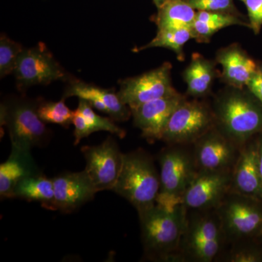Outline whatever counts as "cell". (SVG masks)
Listing matches in <instances>:
<instances>
[{"label": "cell", "mask_w": 262, "mask_h": 262, "mask_svg": "<svg viewBox=\"0 0 262 262\" xmlns=\"http://www.w3.org/2000/svg\"><path fill=\"white\" fill-rule=\"evenodd\" d=\"M232 172L199 170L181 203L196 211L216 209L231 192Z\"/></svg>", "instance_id": "obj_12"}, {"label": "cell", "mask_w": 262, "mask_h": 262, "mask_svg": "<svg viewBox=\"0 0 262 262\" xmlns=\"http://www.w3.org/2000/svg\"><path fill=\"white\" fill-rule=\"evenodd\" d=\"M24 48L21 45L12 40L5 34L0 37V77L13 74L19 56Z\"/></svg>", "instance_id": "obj_27"}, {"label": "cell", "mask_w": 262, "mask_h": 262, "mask_svg": "<svg viewBox=\"0 0 262 262\" xmlns=\"http://www.w3.org/2000/svg\"><path fill=\"white\" fill-rule=\"evenodd\" d=\"M13 74L20 92L32 86L47 85L54 81L67 82L71 77L43 42L35 47L24 48Z\"/></svg>", "instance_id": "obj_9"}, {"label": "cell", "mask_w": 262, "mask_h": 262, "mask_svg": "<svg viewBox=\"0 0 262 262\" xmlns=\"http://www.w3.org/2000/svg\"><path fill=\"white\" fill-rule=\"evenodd\" d=\"M215 60L208 59L198 53H194L190 63L183 72V79L187 83L188 96L203 98L209 96L215 78L220 77Z\"/></svg>", "instance_id": "obj_20"}, {"label": "cell", "mask_w": 262, "mask_h": 262, "mask_svg": "<svg viewBox=\"0 0 262 262\" xmlns=\"http://www.w3.org/2000/svg\"><path fill=\"white\" fill-rule=\"evenodd\" d=\"M192 146L198 170L208 171L232 172L241 149L216 126L202 136Z\"/></svg>", "instance_id": "obj_13"}, {"label": "cell", "mask_w": 262, "mask_h": 262, "mask_svg": "<svg viewBox=\"0 0 262 262\" xmlns=\"http://www.w3.org/2000/svg\"><path fill=\"white\" fill-rule=\"evenodd\" d=\"M198 211L196 214L187 217L180 252L185 261H213L226 241L222 223L215 210Z\"/></svg>", "instance_id": "obj_6"}, {"label": "cell", "mask_w": 262, "mask_h": 262, "mask_svg": "<svg viewBox=\"0 0 262 262\" xmlns=\"http://www.w3.org/2000/svg\"><path fill=\"white\" fill-rule=\"evenodd\" d=\"M37 99L25 96H9L0 106V122L9 134L12 147L32 151L43 147L51 140V130L38 114Z\"/></svg>", "instance_id": "obj_4"}, {"label": "cell", "mask_w": 262, "mask_h": 262, "mask_svg": "<svg viewBox=\"0 0 262 262\" xmlns=\"http://www.w3.org/2000/svg\"><path fill=\"white\" fill-rule=\"evenodd\" d=\"M86 161L84 168L97 192L113 190L121 170L123 153L116 140L108 136L97 146L81 148Z\"/></svg>", "instance_id": "obj_11"}, {"label": "cell", "mask_w": 262, "mask_h": 262, "mask_svg": "<svg viewBox=\"0 0 262 262\" xmlns=\"http://www.w3.org/2000/svg\"><path fill=\"white\" fill-rule=\"evenodd\" d=\"M153 3L155 5V6L157 7V8H159L162 6L167 1V0H152Z\"/></svg>", "instance_id": "obj_34"}, {"label": "cell", "mask_w": 262, "mask_h": 262, "mask_svg": "<svg viewBox=\"0 0 262 262\" xmlns=\"http://www.w3.org/2000/svg\"><path fill=\"white\" fill-rule=\"evenodd\" d=\"M113 191L135 207L138 213L156 205L160 179L151 155L141 149L124 154Z\"/></svg>", "instance_id": "obj_3"}, {"label": "cell", "mask_w": 262, "mask_h": 262, "mask_svg": "<svg viewBox=\"0 0 262 262\" xmlns=\"http://www.w3.org/2000/svg\"><path fill=\"white\" fill-rule=\"evenodd\" d=\"M215 126L211 106L198 98H184L169 119L162 141L168 145H192Z\"/></svg>", "instance_id": "obj_7"}, {"label": "cell", "mask_w": 262, "mask_h": 262, "mask_svg": "<svg viewBox=\"0 0 262 262\" xmlns=\"http://www.w3.org/2000/svg\"><path fill=\"white\" fill-rule=\"evenodd\" d=\"M196 13L186 0H167L158 8L154 22L158 29L192 28Z\"/></svg>", "instance_id": "obj_22"}, {"label": "cell", "mask_w": 262, "mask_h": 262, "mask_svg": "<svg viewBox=\"0 0 262 262\" xmlns=\"http://www.w3.org/2000/svg\"><path fill=\"white\" fill-rule=\"evenodd\" d=\"M262 201L229 192L215 209L226 241H241L262 233Z\"/></svg>", "instance_id": "obj_8"}, {"label": "cell", "mask_w": 262, "mask_h": 262, "mask_svg": "<svg viewBox=\"0 0 262 262\" xmlns=\"http://www.w3.org/2000/svg\"><path fill=\"white\" fill-rule=\"evenodd\" d=\"M234 25L250 28L249 22L245 16L218 12L196 11L192 30L196 42L208 43L213 34L221 29Z\"/></svg>", "instance_id": "obj_21"}, {"label": "cell", "mask_w": 262, "mask_h": 262, "mask_svg": "<svg viewBox=\"0 0 262 262\" xmlns=\"http://www.w3.org/2000/svg\"><path fill=\"white\" fill-rule=\"evenodd\" d=\"M259 68H260V70H261V72H262V66H261V67H260Z\"/></svg>", "instance_id": "obj_35"}, {"label": "cell", "mask_w": 262, "mask_h": 262, "mask_svg": "<svg viewBox=\"0 0 262 262\" xmlns=\"http://www.w3.org/2000/svg\"><path fill=\"white\" fill-rule=\"evenodd\" d=\"M261 236H262V233H261Z\"/></svg>", "instance_id": "obj_37"}, {"label": "cell", "mask_w": 262, "mask_h": 262, "mask_svg": "<svg viewBox=\"0 0 262 262\" xmlns=\"http://www.w3.org/2000/svg\"><path fill=\"white\" fill-rule=\"evenodd\" d=\"M72 96L85 100L93 108L106 114L115 121H127L132 116L130 107L122 102L115 89H103L71 77L62 98Z\"/></svg>", "instance_id": "obj_16"}, {"label": "cell", "mask_w": 262, "mask_h": 262, "mask_svg": "<svg viewBox=\"0 0 262 262\" xmlns=\"http://www.w3.org/2000/svg\"><path fill=\"white\" fill-rule=\"evenodd\" d=\"M12 198H20L28 201L39 202L43 208L51 210L54 199L53 179L42 173L22 179L15 186Z\"/></svg>", "instance_id": "obj_23"}, {"label": "cell", "mask_w": 262, "mask_h": 262, "mask_svg": "<svg viewBox=\"0 0 262 262\" xmlns=\"http://www.w3.org/2000/svg\"><path fill=\"white\" fill-rule=\"evenodd\" d=\"M194 39L192 28L158 29L156 37L144 46L136 48L134 52H139L152 48H163L173 51L179 61L185 59L184 47L186 43Z\"/></svg>", "instance_id": "obj_24"}, {"label": "cell", "mask_w": 262, "mask_h": 262, "mask_svg": "<svg viewBox=\"0 0 262 262\" xmlns=\"http://www.w3.org/2000/svg\"><path fill=\"white\" fill-rule=\"evenodd\" d=\"M241 1H243V2H244V0H241Z\"/></svg>", "instance_id": "obj_36"}, {"label": "cell", "mask_w": 262, "mask_h": 262, "mask_svg": "<svg viewBox=\"0 0 262 262\" xmlns=\"http://www.w3.org/2000/svg\"><path fill=\"white\" fill-rule=\"evenodd\" d=\"M227 259L231 262H260L262 252L253 248L236 247L229 253Z\"/></svg>", "instance_id": "obj_30"}, {"label": "cell", "mask_w": 262, "mask_h": 262, "mask_svg": "<svg viewBox=\"0 0 262 262\" xmlns=\"http://www.w3.org/2000/svg\"><path fill=\"white\" fill-rule=\"evenodd\" d=\"M246 88L256 96L262 104V72L260 68L251 77Z\"/></svg>", "instance_id": "obj_32"}, {"label": "cell", "mask_w": 262, "mask_h": 262, "mask_svg": "<svg viewBox=\"0 0 262 262\" xmlns=\"http://www.w3.org/2000/svg\"><path fill=\"white\" fill-rule=\"evenodd\" d=\"M37 111L41 120L46 123L57 124L65 128H69L72 124L74 111L66 105L65 98L58 101L39 98Z\"/></svg>", "instance_id": "obj_25"}, {"label": "cell", "mask_w": 262, "mask_h": 262, "mask_svg": "<svg viewBox=\"0 0 262 262\" xmlns=\"http://www.w3.org/2000/svg\"><path fill=\"white\" fill-rule=\"evenodd\" d=\"M187 209L182 203L173 208L156 204L139 213L141 239L149 260L184 261L180 252L187 222Z\"/></svg>", "instance_id": "obj_1"}, {"label": "cell", "mask_w": 262, "mask_h": 262, "mask_svg": "<svg viewBox=\"0 0 262 262\" xmlns=\"http://www.w3.org/2000/svg\"><path fill=\"white\" fill-rule=\"evenodd\" d=\"M189 145H168L158 155L160 191L156 204L173 208L181 203L184 193L195 178L198 170L194 151Z\"/></svg>", "instance_id": "obj_5"}, {"label": "cell", "mask_w": 262, "mask_h": 262, "mask_svg": "<svg viewBox=\"0 0 262 262\" xmlns=\"http://www.w3.org/2000/svg\"><path fill=\"white\" fill-rule=\"evenodd\" d=\"M196 11L218 12L244 16L239 13L233 0H186Z\"/></svg>", "instance_id": "obj_28"}, {"label": "cell", "mask_w": 262, "mask_h": 262, "mask_svg": "<svg viewBox=\"0 0 262 262\" xmlns=\"http://www.w3.org/2000/svg\"><path fill=\"white\" fill-rule=\"evenodd\" d=\"M72 124L75 125V131H74V136H75V145L80 144L81 141L84 138L91 135L88 126L84 120L83 115L81 114L77 108L74 110L73 120Z\"/></svg>", "instance_id": "obj_31"}, {"label": "cell", "mask_w": 262, "mask_h": 262, "mask_svg": "<svg viewBox=\"0 0 262 262\" xmlns=\"http://www.w3.org/2000/svg\"><path fill=\"white\" fill-rule=\"evenodd\" d=\"M53 179L54 199L51 211L70 213L94 199L97 193L85 170L65 172Z\"/></svg>", "instance_id": "obj_15"}, {"label": "cell", "mask_w": 262, "mask_h": 262, "mask_svg": "<svg viewBox=\"0 0 262 262\" xmlns=\"http://www.w3.org/2000/svg\"><path fill=\"white\" fill-rule=\"evenodd\" d=\"M77 110L83 115L84 120L90 131V134L98 131H106L113 135H116L120 139H123L126 136V131L121 127L117 126L111 117L100 116L95 113L92 106L87 101L79 99Z\"/></svg>", "instance_id": "obj_26"}, {"label": "cell", "mask_w": 262, "mask_h": 262, "mask_svg": "<svg viewBox=\"0 0 262 262\" xmlns=\"http://www.w3.org/2000/svg\"><path fill=\"white\" fill-rule=\"evenodd\" d=\"M248 11L250 28L258 34L262 27V0H244Z\"/></svg>", "instance_id": "obj_29"}, {"label": "cell", "mask_w": 262, "mask_h": 262, "mask_svg": "<svg viewBox=\"0 0 262 262\" xmlns=\"http://www.w3.org/2000/svg\"><path fill=\"white\" fill-rule=\"evenodd\" d=\"M215 60L222 67V82L237 89L246 88L260 67L237 43L219 49Z\"/></svg>", "instance_id": "obj_18"}, {"label": "cell", "mask_w": 262, "mask_h": 262, "mask_svg": "<svg viewBox=\"0 0 262 262\" xmlns=\"http://www.w3.org/2000/svg\"><path fill=\"white\" fill-rule=\"evenodd\" d=\"M262 201V179L258 163L257 139L241 146L232 172L231 192Z\"/></svg>", "instance_id": "obj_17"}, {"label": "cell", "mask_w": 262, "mask_h": 262, "mask_svg": "<svg viewBox=\"0 0 262 262\" xmlns=\"http://www.w3.org/2000/svg\"><path fill=\"white\" fill-rule=\"evenodd\" d=\"M211 108L215 126L237 145L262 134V104L247 88L227 85L215 95Z\"/></svg>", "instance_id": "obj_2"}, {"label": "cell", "mask_w": 262, "mask_h": 262, "mask_svg": "<svg viewBox=\"0 0 262 262\" xmlns=\"http://www.w3.org/2000/svg\"><path fill=\"white\" fill-rule=\"evenodd\" d=\"M39 170L30 151L11 147L9 158L0 165V196L2 199L13 196L14 188L22 179L36 175Z\"/></svg>", "instance_id": "obj_19"}, {"label": "cell", "mask_w": 262, "mask_h": 262, "mask_svg": "<svg viewBox=\"0 0 262 262\" xmlns=\"http://www.w3.org/2000/svg\"><path fill=\"white\" fill-rule=\"evenodd\" d=\"M172 68L171 63L165 62L142 75L120 80L117 94L122 102L133 110L153 100L178 94L172 83Z\"/></svg>", "instance_id": "obj_10"}, {"label": "cell", "mask_w": 262, "mask_h": 262, "mask_svg": "<svg viewBox=\"0 0 262 262\" xmlns=\"http://www.w3.org/2000/svg\"><path fill=\"white\" fill-rule=\"evenodd\" d=\"M258 146V163H259L260 173L262 179V134L257 139Z\"/></svg>", "instance_id": "obj_33"}, {"label": "cell", "mask_w": 262, "mask_h": 262, "mask_svg": "<svg viewBox=\"0 0 262 262\" xmlns=\"http://www.w3.org/2000/svg\"><path fill=\"white\" fill-rule=\"evenodd\" d=\"M185 98V95L179 93L130 110L134 125L141 130V136L150 144L161 140L169 119Z\"/></svg>", "instance_id": "obj_14"}]
</instances>
